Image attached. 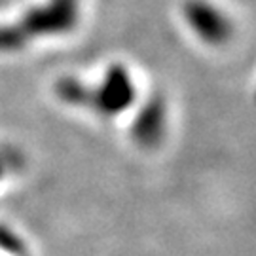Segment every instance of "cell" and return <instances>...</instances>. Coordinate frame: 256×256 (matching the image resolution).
I'll use <instances>...</instances> for the list:
<instances>
[{"mask_svg": "<svg viewBox=\"0 0 256 256\" xmlns=\"http://www.w3.org/2000/svg\"><path fill=\"white\" fill-rule=\"evenodd\" d=\"M164 106L160 102H148L146 108L138 114V120L135 124V135L146 144H152L164 131Z\"/></svg>", "mask_w": 256, "mask_h": 256, "instance_id": "3", "label": "cell"}, {"mask_svg": "<svg viewBox=\"0 0 256 256\" xmlns=\"http://www.w3.org/2000/svg\"><path fill=\"white\" fill-rule=\"evenodd\" d=\"M90 99H93L95 108L108 116L129 108L135 99V86L129 72L120 64L108 68L101 88L95 90V95H90Z\"/></svg>", "mask_w": 256, "mask_h": 256, "instance_id": "1", "label": "cell"}, {"mask_svg": "<svg viewBox=\"0 0 256 256\" xmlns=\"http://www.w3.org/2000/svg\"><path fill=\"white\" fill-rule=\"evenodd\" d=\"M184 16L194 32L205 42L222 44L232 34V25L228 18L205 0H190L184 6Z\"/></svg>", "mask_w": 256, "mask_h": 256, "instance_id": "2", "label": "cell"}]
</instances>
